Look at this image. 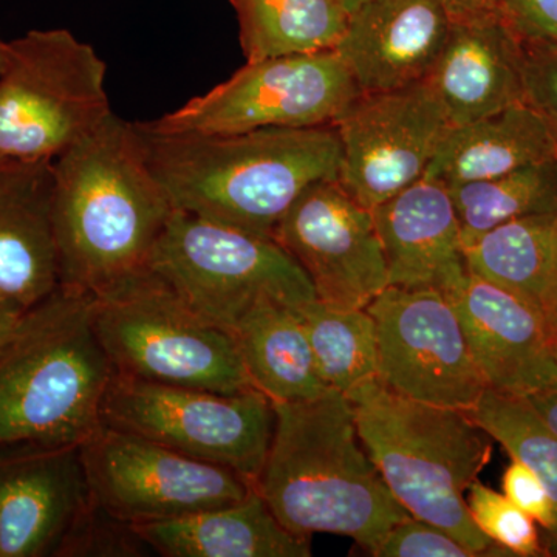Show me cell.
<instances>
[{
	"label": "cell",
	"instance_id": "obj_1",
	"mask_svg": "<svg viewBox=\"0 0 557 557\" xmlns=\"http://www.w3.org/2000/svg\"><path fill=\"white\" fill-rule=\"evenodd\" d=\"M172 211L137 124L112 113L53 161L61 287L98 298L146 276Z\"/></svg>",
	"mask_w": 557,
	"mask_h": 557
},
{
	"label": "cell",
	"instance_id": "obj_2",
	"mask_svg": "<svg viewBox=\"0 0 557 557\" xmlns=\"http://www.w3.org/2000/svg\"><path fill=\"white\" fill-rule=\"evenodd\" d=\"M153 175L172 207L271 237L311 185L338 180L335 126L239 134H153L137 124Z\"/></svg>",
	"mask_w": 557,
	"mask_h": 557
},
{
	"label": "cell",
	"instance_id": "obj_3",
	"mask_svg": "<svg viewBox=\"0 0 557 557\" xmlns=\"http://www.w3.org/2000/svg\"><path fill=\"white\" fill-rule=\"evenodd\" d=\"M274 431L256 490L292 533L339 534L373 556L409 512L388 490L359 440L350 399L273 405Z\"/></svg>",
	"mask_w": 557,
	"mask_h": 557
},
{
	"label": "cell",
	"instance_id": "obj_4",
	"mask_svg": "<svg viewBox=\"0 0 557 557\" xmlns=\"http://www.w3.org/2000/svg\"><path fill=\"white\" fill-rule=\"evenodd\" d=\"M359 440L412 518L453 534L475 556H509L472 522L467 491L493 456V438L463 410L429 405L376 379L346 395Z\"/></svg>",
	"mask_w": 557,
	"mask_h": 557
},
{
	"label": "cell",
	"instance_id": "obj_5",
	"mask_svg": "<svg viewBox=\"0 0 557 557\" xmlns=\"http://www.w3.org/2000/svg\"><path fill=\"white\" fill-rule=\"evenodd\" d=\"M113 375L91 296L58 288L0 351V446L83 445L102 426Z\"/></svg>",
	"mask_w": 557,
	"mask_h": 557
},
{
	"label": "cell",
	"instance_id": "obj_6",
	"mask_svg": "<svg viewBox=\"0 0 557 557\" xmlns=\"http://www.w3.org/2000/svg\"><path fill=\"white\" fill-rule=\"evenodd\" d=\"M106 62L64 28L7 40L0 67V164L54 161L112 115Z\"/></svg>",
	"mask_w": 557,
	"mask_h": 557
},
{
	"label": "cell",
	"instance_id": "obj_7",
	"mask_svg": "<svg viewBox=\"0 0 557 557\" xmlns=\"http://www.w3.org/2000/svg\"><path fill=\"white\" fill-rule=\"evenodd\" d=\"M150 271L197 317L228 333L267 304L317 299L306 271L276 240L178 209L157 240Z\"/></svg>",
	"mask_w": 557,
	"mask_h": 557
},
{
	"label": "cell",
	"instance_id": "obj_8",
	"mask_svg": "<svg viewBox=\"0 0 557 557\" xmlns=\"http://www.w3.org/2000/svg\"><path fill=\"white\" fill-rule=\"evenodd\" d=\"M91 318L119 375L220 394L255 388L234 336L197 317L152 271L91 298Z\"/></svg>",
	"mask_w": 557,
	"mask_h": 557
},
{
	"label": "cell",
	"instance_id": "obj_9",
	"mask_svg": "<svg viewBox=\"0 0 557 557\" xmlns=\"http://www.w3.org/2000/svg\"><path fill=\"white\" fill-rule=\"evenodd\" d=\"M102 424L233 469L256 485L273 438L274 409L258 388L220 394L115 373L102 403Z\"/></svg>",
	"mask_w": 557,
	"mask_h": 557
},
{
	"label": "cell",
	"instance_id": "obj_10",
	"mask_svg": "<svg viewBox=\"0 0 557 557\" xmlns=\"http://www.w3.org/2000/svg\"><path fill=\"white\" fill-rule=\"evenodd\" d=\"M338 51L247 62L225 83L150 123L153 134H239L330 126L358 97Z\"/></svg>",
	"mask_w": 557,
	"mask_h": 557
},
{
	"label": "cell",
	"instance_id": "obj_11",
	"mask_svg": "<svg viewBox=\"0 0 557 557\" xmlns=\"http://www.w3.org/2000/svg\"><path fill=\"white\" fill-rule=\"evenodd\" d=\"M81 460L91 502L131 525L236 504L256 487L233 469L108 424L81 445Z\"/></svg>",
	"mask_w": 557,
	"mask_h": 557
},
{
	"label": "cell",
	"instance_id": "obj_12",
	"mask_svg": "<svg viewBox=\"0 0 557 557\" xmlns=\"http://www.w3.org/2000/svg\"><path fill=\"white\" fill-rule=\"evenodd\" d=\"M379 380L399 395L471 412L487 391L460 319L435 288L387 287L368 307Z\"/></svg>",
	"mask_w": 557,
	"mask_h": 557
},
{
	"label": "cell",
	"instance_id": "obj_13",
	"mask_svg": "<svg viewBox=\"0 0 557 557\" xmlns=\"http://www.w3.org/2000/svg\"><path fill=\"white\" fill-rule=\"evenodd\" d=\"M341 143L338 182L368 209L424 177L449 123L426 79L359 91L333 123Z\"/></svg>",
	"mask_w": 557,
	"mask_h": 557
},
{
	"label": "cell",
	"instance_id": "obj_14",
	"mask_svg": "<svg viewBox=\"0 0 557 557\" xmlns=\"http://www.w3.org/2000/svg\"><path fill=\"white\" fill-rule=\"evenodd\" d=\"M273 239L329 306L368 309L388 287L372 209L351 199L338 180L311 185L278 222Z\"/></svg>",
	"mask_w": 557,
	"mask_h": 557
},
{
	"label": "cell",
	"instance_id": "obj_15",
	"mask_svg": "<svg viewBox=\"0 0 557 557\" xmlns=\"http://www.w3.org/2000/svg\"><path fill=\"white\" fill-rule=\"evenodd\" d=\"M91 504L79 445L0 446V557L57 556Z\"/></svg>",
	"mask_w": 557,
	"mask_h": 557
},
{
	"label": "cell",
	"instance_id": "obj_16",
	"mask_svg": "<svg viewBox=\"0 0 557 557\" xmlns=\"http://www.w3.org/2000/svg\"><path fill=\"white\" fill-rule=\"evenodd\" d=\"M442 293L487 387L527 397L555 379L557 343L539 307L468 269Z\"/></svg>",
	"mask_w": 557,
	"mask_h": 557
},
{
	"label": "cell",
	"instance_id": "obj_17",
	"mask_svg": "<svg viewBox=\"0 0 557 557\" xmlns=\"http://www.w3.org/2000/svg\"><path fill=\"white\" fill-rule=\"evenodd\" d=\"M450 22L438 0H366L335 50L362 94L399 89L428 78Z\"/></svg>",
	"mask_w": 557,
	"mask_h": 557
},
{
	"label": "cell",
	"instance_id": "obj_18",
	"mask_svg": "<svg viewBox=\"0 0 557 557\" xmlns=\"http://www.w3.org/2000/svg\"><path fill=\"white\" fill-rule=\"evenodd\" d=\"M523 40L502 11L453 20L428 75L449 126L525 101Z\"/></svg>",
	"mask_w": 557,
	"mask_h": 557
},
{
	"label": "cell",
	"instance_id": "obj_19",
	"mask_svg": "<svg viewBox=\"0 0 557 557\" xmlns=\"http://www.w3.org/2000/svg\"><path fill=\"white\" fill-rule=\"evenodd\" d=\"M388 287L443 292L465 270L453 196L440 180L421 177L372 209Z\"/></svg>",
	"mask_w": 557,
	"mask_h": 557
},
{
	"label": "cell",
	"instance_id": "obj_20",
	"mask_svg": "<svg viewBox=\"0 0 557 557\" xmlns=\"http://www.w3.org/2000/svg\"><path fill=\"white\" fill-rule=\"evenodd\" d=\"M53 161L0 170V298L30 310L58 288Z\"/></svg>",
	"mask_w": 557,
	"mask_h": 557
},
{
	"label": "cell",
	"instance_id": "obj_21",
	"mask_svg": "<svg viewBox=\"0 0 557 557\" xmlns=\"http://www.w3.org/2000/svg\"><path fill=\"white\" fill-rule=\"evenodd\" d=\"M132 527L164 557L311 556L310 537L282 525L256 487L236 504Z\"/></svg>",
	"mask_w": 557,
	"mask_h": 557
},
{
	"label": "cell",
	"instance_id": "obj_22",
	"mask_svg": "<svg viewBox=\"0 0 557 557\" xmlns=\"http://www.w3.org/2000/svg\"><path fill=\"white\" fill-rule=\"evenodd\" d=\"M553 159H557L556 148L547 124L523 101L449 126L424 175L450 188Z\"/></svg>",
	"mask_w": 557,
	"mask_h": 557
},
{
	"label": "cell",
	"instance_id": "obj_23",
	"mask_svg": "<svg viewBox=\"0 0 557 557\" xmlns=\"http://www.w3.org/2000/svg\"><path fill=\"white\" fill-rule=\"evenodd\" d=\"M252 387L273 405L307 401L330 391L319 373L298 307L267 304L231 333Z\"/></svg>",
	"mask_w": 557,
	"mask_h": 557
},
{
	"label": "cell",
	"instance_id": "obj_24",
	"mask_svg": "<svg viewBox=\"0 0 557 557\" xmlns=\"http://www.w3.org/2000/svg\"><path fill=\"white\" fill-rule=\"evenodd\" d=\"M467 269L544 313L557 263V212L502 223L463 245Z\"/></svg>",
	"mask_w": 557,
	"mask_h": 557
},
{
	"label": "cell",
	"instance_id": "obj_25",
	"mask_svg": "<svg viewBox=\"0 0 557 557\" xmlns=\"http://www.w3.org/2000/svg\"><path fill=\"white\" fill-rule=\"evenodd\" d=\"M247 62L335 50L350 13L338 0H230Z\"/></svg>",
	"mask_w": 557,
	"mask_h": 557
},
{
	"label": "cell",
	"instance_id": "obj_26",
	"mask_svg": "<svg viewBox=\"0 0 557 557\" xmlns=\"http://www.w3.org/2000/svg\"><path fill=\"white\" fill-rule=\"evenodd\" d=\"M319 373L347 395L379 376V336L368 309H343L310 300L298 307Z\"/></svg>",
	"mask_w": 557,
	"mask_h": 557
},
{
	"label": "cell",
	"instance_id": "obj_27",
	"mask_svg": "<svg viewBox=\"0 0 557 557\" xmlns=\"http://www.w3.org/2000/svg\"><path fill=\"white\" fill-rule=\"evenodd\" d=\"M461 245L502 223L557 212V159L520 168L500 177L450 186Z\"/></svg>",
	"mask_w": 557,
	"mask_h": 557
},
{
	"label": "cell",
	"instance_id": "obj_28",
	"mask_svg": "<svg viewBox=\"0 0 557 557\" xmlns=\"http://www.w3.org/2000/svg\"><path fill=\"white\" fill-rule=\"evenodd\" d=\"M491 438L536 472L555 508V527L549 531L557 545V435L531 409L527 399L487 388L469 412Z\"/></svg>",
	"mask_w": 557,
	"mask_h": 557
},
{
	"label": "cell",
	"instance_id": "obj_29",
	"mask_svg": "<svg viewBox=\"0 0 557 557\" xmlns=\"http://www.w3.org/2000/svg\"><path fill=\"white\" fill-rule=\"evenodd\" d=\"M467 504L475 527L509 556L548 555L539 536L537 523L504 493L475 480L469 486Z\"/></svg>",
	"mask_w": 557,
	"mask_h": 557
},
{
	"label": "cell",
	"instance_id": "obj_30",
	"mask_svg": "<svg viewBox=\"0 0 557 557\" xmlns=\"http://www.w3.org/2000/svg\"><path fill=\"white\" fill-rule=\"evenodd\" d=\"M148 549L131 523L91 504L70 530L57 556H145Z\"/></svg>",
	"mask_w": 557,
	"mask_h": 557
},
{
	"label": "cell",
	"instance_id": "obj_31",
	"mask_svg": "<svg viewBox=\"0 0 557 557\" xmlns=\"http://www.w3.org/2000/svg\"><path fill=\"white\" fill-rule=\"evenodd\" d=\"M373 556L475 557V553L465 547L448 531L409 516L388 531Z\"/></svg>",
	"mask_w": 557,
	"mask_h": 557
},
{
	"label": "cell",
	"instance_id": "obj_32",
	"mask_svg": "<svg viewBox=\"0 0 557 557\" xmlns=\"http://www.w3.org/2000/svg\"><path fill=\"white\" fill-rule=\"evenodd\" d=\"M525 102L547 124L557 157V47L523 42Z\"/></svg>",
	"mask_w": 557,
	"mask_h": 557
},
{
	"label": "cell",
	"instance_id": "obj_33",
	"mask_svg": "<svg viewBox=\"0 0 557 557\" xmlns=\"http://www.w3.org/2000/svg\"><path fill=\"white\" fill-rule=\"evenodd\" d=\"M502 493L527 512L537 525L549 531L555 527V508L544 483L536 472L522 461L511 458L502 478Z\"/></svg>",
	"mask_w": 557,
	"mask_h": 557
},
{
	"label": "cell",
	"instance_id": "obj_34",
	"mask_svg": "<svg viewBox=\"0 0 557 557\" xmlns=\"http://www.w3.org/2000/svg\"><path fill=\"white\" fill-rule=\"evenodd\" d=\"M502 13L523 42L557 47V0H504Z\"/></svg>",
	"mask_w": 557,
	"mask_h": 557
},
{
	"label": "cell",
	"instance_id": "obj_35",
	"mask_svg": "<svg viewBox=\"0 0 557 557\" xmlns=\"http://www.w3.org/2000/svg\"><path fill=\"white\" fill-rule=\"evenodd\" d=\"M522 398L527 399L528 405L547 424L549 431L557 435V373L547 386Z\"/></svg>",
	"mask_w": 557,
	"mask_h": 557
},
{
	"label": "cell",
	"instance_id": "obj_36",
	"mask_svg": "<svg viewBox=\"0 0 557 557\" xmlns=\"http://www.w3.org/2000/svg\"><path fill=\"white\" fill-rule=\"evenodd\" d=\"M453 20L498 13L504 0H438Z\"/></svg>",
	"mask_w": 557,
	"mask_h": 557
},
{
	"label": "cell",
	"instance_id": "obj_37",
	"mask_svg": "<svg viewBox=\"0 0 557 557\" xmlns=\"http://www.w3.org/2000/svg\"><path fill=\"white\" fill-rule=\"evenodd\" d=\"M28 310L14 306L9 300L0 298V351L7 347L10 339L13 338L17 327H20L22 319Z\"/></svg>",
	"mask_w": 557,
	"mask_h": 557
},
{
	"label": "cell",
	"instance_id": "obj_38",
	"mask_svg": "<svg viewBox=\"0 0 557 557\" xmlns=\"http://www.w3.org/2000/svg\"><path fill=\"white\" fill-rule=\"evenodd\" d=\"M544 317L547 321L549 332H552L553 338L557 343V263L555 277H553L552 288H549L547 302L544 307Z\"/></svg>",
	"mask_w": 557,
	"mask_h": 557
},
{
	"label": "cell",
	"instance_id": "obj_39",
	"mask_svg": "<svg viewBox=\"0 0 557 557\" xmlns=\"http://www.w3.org/2000/svg\"><path fill=\"white\" fill-rule=\"evenodd\" d=\"M338 2L348 11V13H354V11L357 10L359 5H362L366 0H338Z\"/></svg>",
	"mask_w": 557,
	"mask_h": 557
},
{
	"label": "cell",
	"instance_id": "obj_40",
	"mask_svg": "<svg viewBox=\"0 0 557 557\" xmlns=\"http://www.w3.org/2000/svg\"><path fill=\"white\" fill-rule=\"evenodd\" d=\"M5 44L7 40L0 38V67H2L3 53H5Z\"/></svg>",
	"mask_w": 557,
	"mask_h": 557
},
{
	"label": "cell",
	"instance_id": "obj_41",
	"mask_svg": "<svg viewBox=\"0 0 557 557\" xmlns=\"http://www.w3.org/2000/svg\"><path fill=\"white\" fill-rule=\"evenodd\" d=\"M2 168H3L2 164H0V170H2Z\"/></svg>",
	"mask_w": 557,
	"mask_h": 557
}]
</instances>
